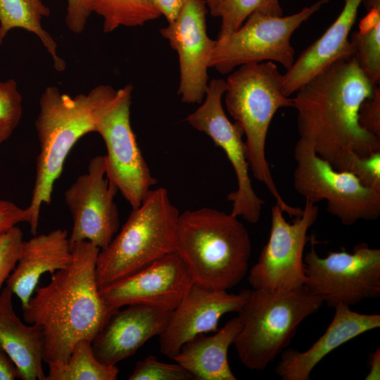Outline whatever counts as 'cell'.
Instances as JSON below:
<instances>
[{
    "label": "cell",
    "instance_id": "277c9868",
    "mask_svg": "<svg viewBox=\"0 0 380 380\" xmlns=\"http://www.w3.org/2000/svg\"><path fill=\"white\" fill-rule=\"evenodd\" d=\"M175 251L186 264L194 283L227 291L246 275L251 241L238 217L202 208L179 213Z\"/></svg>",
    "mask_w": 380,
    "mask_h": 380
},
{
    "label": "cell",
    "instance_id": "83f0119b",
    "mask_svg": "<svg viewBox=\"0 0 380 380\" xmlns=\"http://www.w3.org/2000/svg\"><path fill=\"white\" fill-rule=\"evenodd\" d=\"M254 12L274 16L283 15L279 0H222L220 11L222 23L217 39L238 30Z\"/></svg>",
    "mask_w": 380,
    "mask_h": 380
},
{
    "label": "cell",
    "instance_id": "d6a6232c",
    "mask_svg": "<svg viewBox=\"0 0 380 380\" xmlns=\"http://www.w3.org/2000/svg\"><path fill=\"white\" fill-rule=\"evenodd\" d=\"M357 120L360 126L367 132L380 138V88L376 86L373 94L360 105Z\"/></svg>",
    "mask_w": 380,
    "mask_h": 380
},
{
    "label": "cell",
    "instance_id": "7a4b0ae2",
    "mask_svg": "<svg viewBox=\"0 0 380 380\" xmlns=\"http://www.w3.org/2000/svg\"><path fill=\"white\" fill-rule=\"evenodd\" d=\"M71 247L70 265L51 274L47 285L37 286L23 308L24 320L43 329L46 364L66 363L77 343H91L117 310L99 293L96 267L100 249L87 241Z\"/></svg>",
    "mask_w": 380,
    "mask_h": 380
},
{
    "label": "cell",
    "instance_id": "e575fe53",
    "mask_svg": "<svg viewBox=\"0 0 380 380\" xmlns=\"http://www.w3.org/2000/svg\"><path fill=\"white\" fill-rule=\"evenodd\" d=\"M29 220L26 208L6 200H0V236L13 226Z\"/></svg>",
    "mask_w": 380,
    "mask_h": 380
},
{
    "label": "cell",
    "instance_id": "d4e9b609",
    "mask_svg": "<svg viewBox=\"0 0 380 380\" xmlns=\"http://www.w3.org/2000/svg\"><path fill=\"white\" fill-rule=\"evenodd\" d=\"M46 380H116V365L101 362L91 342L82 340L74 346L66 363H48Z\"/></svg>",
    "mask_w": 380,
    "mask_h": 380
},
{
    "label": "cell",
    "instance_id": "d6986e66",
    "mask_svg": "<svg viewBox=\"0 0 380 380\" xmlns=\"http://www.w3.org/2000/svg\"><path fill=\"white\" fill-rule=\"evenodd\" d=\"M334 317L324 333L308 350H283L275 373L283 380H309L312 369L329 353L346 342L380 327V315L362 314L342 304L335 308Z\"/></svg>",
    "mask_w": 380,
    "mask_h": 380
},
{
    "label": "cell",
    "instance_id": "6da1fadb",
    "mask_svg": "<svg viewBox=\"0 0 380 380\" xmlns=\"http://www.w3.org/2000/svg\"><path fill=\"white\" fill-rule=\"evenodd\" d=\"M375 87L351 56L333 63L295 92L300 138L336 170L348 172L355 157L380 151V138L357 120L361 103Z\"/></svg>",
    "mask_w": 380,
    "mask_h": 380
},
{
    "label": "cell",
    "instance_id": "7c38bea8",
    "mask_svg": "<svg viewBox=\"0 0 380 380\" xmlns=\"http://www.w3.org/2000/svg\"><path fill=\"white\" fill-rule=\"evenodd\" d=\"M318 214L317 205L305 201L301 215L289 223L279 205L272 208L268 241L248 274L253 289L288 291L304 286V249L310 238L307 233Z\"/></svg>",
    "mask_w": 380,
    "mask_h": 380
},
{
    "label": "cell",
    "instance_id": "ac0fdd59",
    "mask_svg": "<svg viewBox=\"0 0 380 380\" xmlns=\"http://www.w3.org/2000/svg\"><path fill=\"white\" fill-rule=\"evenodd\" d=\"M172 311L144 305L115 310L91 341L96 358L108 365L133 355L165 329Z\"/></svg>",
    "mask_w": 380,
    "mask_h": 380
},
{
    "label": "cell",
    "instance_id": "74e56055",
    "mask_svg": "<svg viewBox=\"0 0 380 380\" xmlns=\"http://www.w3.org/2000/svg\"><path fill=\"white\" fill-rule=\"evenodd\" d=\"M380 349L378 348L370 355L369 372L366 380H379L380 378Z\"/></svg>",
    "mask_w": 380,
    "mask_h": 380
},
{
    "label": "cell",
    "instance_id": "8fae6325",
    "mask_svg": "<svg viewBox=\"0 0 380 380\" xmlns=\"http://www.w3.org/2000/svg\"><path fill=\"white\" fill-rule=\"evenodd\" d=\"M132 90L131 84L117 90L102 109L95 132L106 145L108 179L136 208L157 180L151 175L131 126Z\"/></svg>",
    "mask_w": 380,
    "mask_h": 380
},
{
    "label": "cell",
    "instance_id": "9c48e42d",
    "mask_svg": "<svg viewBox=\"0 0 380 380\" xmlns=\"http://www.w3.org/2000/svg\"><path fill=\"white\" fill-rule=\"evenodd\" d=\"M329 1L319 0L286 16L251 13L238 30L215 40L210 68L226 74L246 63L275 61L289 69L295 61L292 34Z\"/></svg>",
    "mask_w": 380,
    "mask_h": 380
},
{
    "label": "cell",
    "instance_id": "e0dca14e",
    "mask_svg": "<svg viewBox=\"0 0 380 380\" xmlns=\"http://www.w3.org/2000/svg\"><path fill=\"white\" fill-rule=\"evenodd\" d=\"M251 293V290L243 289L232 293L194 283L172 311L165 329L159 336L160 353L173 360L186 341L198 334L215 333L224 315L243 310Z\"/></svg>",
    "mask_w": 380,
    "mask_h": 380
},
{
    "label": "cell",
    "instance_id": "5b68a950",
    "mask_svg": "<svg viewBox=\"0 0 380 380\" xmlns=\"http://www.w3.org/2000/svg\"><path fill=\"white\" fill-rule=\"evenodd\" d=\"M226 82L227 111L241 126L249 168L264 184L283 213L300 216L303 209L289 205L279 192L266 158L265 145L272 120L279 108L292 107V99L282 92L283 75L272 61L246 63Z\"/></svg>",
    "mask_w": 380,
    "mask_h": 380
},
{
    "label": "cell",
    "instance_id": "3957f363",
    "mask_svg": "<svg viewBox=\"0 0 380 380\" xmlns=\"http://www.w3.org/2000/svg\"><path fill=\"white\" fill-rule=\"evenodd\" d=\"M116 91L110 85L101 84L87 94L71 96L56 86H48L42 94L34 122L39 153L31 200L26 208L32 236L37 233L42 205L51 201L55 182L69 152L80 139L96 132L102 109Z\"/></svg>",
    "mask_w": 380,
    "mask_h": 380
},
{
    "label": "cell",
    "instance_id": "836d02e7",
    "mask_svg": "<svg viewBox=\"0 0 380 380\" xmlns=\"http://www.w3.org/2000/svg\"><path fill=\"white\" fill-rule=\"evenodd\" d=\"M65 23L68 29L75 34L82 33L92 13L89 0H67Z\"/></svg>",
    "mask_w": 380,
    "mask_h": 380
},
{
    "label": "cell",
    "instance_id": "cb8c5ba5",
    "mask_svg": "<svg viewBox=\"0 0 380 380\" xmlns=\"http://www.w3.org/2000/svg\"><path fill=\"white\" fill-rule=\"evenodd\" d=\"M49 15L50 10L42 0H0V46L12 29L25 30L39 39L54 68L61 72L65 69V61L58 55L56 41L42 25V18Z\"/></svg>",
    "mask_w": 380,
    "mask_h": 380
},
{
    "label": "cell",
    "instance_id": "4dcf8cb0",
    "mask_svg": "<svg viewBox=\"0 0 380 380\" xmlns=\"http://www.w3.org/2000/svg\"><path fill=\"white\" fill-rule=\"evenodd\" d=\"M23 237V232L17 225L0 236V289L18 262Z\"/></svg>",
    "mask_w": 380,
    "mask_h": 380
},
{
    "label": "cell",
    "instance_id": "9a60e30c",
    "mask_svg": "<svg viewBox=\"0 0 380 380\" xmlns=\"http://www.w3.org/2000/svg\"><path fill=\"white\" fill-rule=\"evenodd\" d=\"M194 283L190 271L176 252L104 286L99 293L113 309L144 305L172 311Z\"/></svg>",
    "mask_w": 380,
    "mask_h": 380
},
{
    "label": "cell",
    "instance_id": "ffe728a7",
    "mask_svg": "<svg viewBox=\"0 0 380 380\" xmlns=\"http://www.w3.org/2000/svg\"><path fill=\"white\" fill-rule=\"evenodd\" d=\"M362 1L344 0L343 9L331 25L283 75L282 92L286 96L289 97L333 63L353 56L349 33Z\"/></svg>",
    "mask_w": 380,
    "mask_h": 380
},
{
    "label": "cell",
    "instance_id": "44dd1931",
    "mask_svg": "<svg viewBox=\"0 0 380 380\" xmlns=\"http://www.w3.org/2000/svg\"><path fill=\"white\" fill-rule=\"evenodd\" d=\"M72 260L67 230L56 229L34 235L23 241L18 262L6 281V286L19 298L23 308L28 303L43 274H51L65 269Z\"/></svg>",
    "mask_w": 380,
    "mask_h": 380
},
{
    "label": "cell",
    "instance_id": "f35d334b",
    "mask_svg": "<svg viewBox=\"0 0 380 380\" xmlns=\"http://www.w3.org/2000/svg\"><path fill=\"white\" fill-rule=\"evenodd\" d=\"M213 16L220 17L222 0H205Z\"/></svg>",
    "mask_w": 380,
    "mask_h": 380
},
{
    "label": "cell",
    "instance_id": "30bf717a",
    "mask_svg": "<svg viewBox=\"0 0 380 380\" xmlns=\"http://www.w3.org/2000/svg\"><path fill=\"white\" fill-rule=\"evenodd\" d=\"M310 241L311 248L303 258L304 286L328 307H350L380 296V249L362 242L352 253L331 251L322 258L315 250L314 235Z\"/></svg>",
    "mask_w": 380,
    "mask_h": 380
},
{
    "label": "cell",
    "instance_id": "8d00e7d4",
    "mask_svg": "<svg viewBox=\"0 0 380 380\" xmlns=\"http://www.w3.org/2000/svg\"><path fill=\"white\" fill-rule=\"evenodd\" d=\"M16 379H20L16 366L0 347V380H15Z\"/></svg>",
    "mask_w": 380,
    "mask_h": 380
},
{
    "label": "cell",
    "instance_id": "7402d4cb",
    "mask_svg": "<svg viewBox=\"0 0 380 380\" xmlns=\"http://www.w3.org/2000/svg\"><path fill=\"white\" fill-rule=\"evenodd\" d=\"M13 292L6 286L0 294V347L16 366L23 380H46L44 362L43 329L25 324L16 315Z\"/></svg>",
    "mask_w": 380,
    "mask_h": 380
},
{
    "label": "cell",
    "instance_id": "2e32d148",
    "mask_svg": "<svg viewBox=\"0 0 380 380\" xmlns=\"http://www.w3.org/2000/svg\"><path fill=\"white\" fill-rule=\"evenodd\" d=\"M179 57L182 101L200 103L208 88V69L215 44L206 30L205 0H186L178 16L160 30Z\"/></svg>",
    "mask_w": 380,
    "mask_h": 380
},
{
    "label": "cell",
    "instance_id": "d590c367",
    "mask_svg": "<svg viewBox=\"0 0 380 380\" xmlns=\"http://www.w3.org/2000/svg\"><path fill=\"white\" fill-rule=\"evenodd\" d=\"M186 0H153L160 12L163 15L167 23L176 19Z\"/></svg>",
    "mask_w": 380,
    "mask_h": 380
},
{
    "label": "cell",
    "instance_id": "603a6c76",
    "mask_svg": "<svg viewBox=\"0 0 380 380\" xmlns=\"http://www.w3.org/2000/svg\"><path fill=\"white\" fill-rule=\"evenodd\" d=\"M241 327V319L238 315L213 335L198 334L184 343L173 360L196 380H236L227 355Z\"/></svg>",
    "mask_w": 380,
    "mask_h": 380
},
{
    "label": "cell",
    "instance_id": "4316f807",
    "mask_svg": "<svg viewBox=\"0 0 380 380\" xmlns=\"http://www.w3.org/2000/svg\"><path fill=\"white\" fill-rule=\"evenodd\" d=\"M358 30L352 33L353 56L374 86L380 82V5L367 10Z\"/></svg>",
    "mask_w": 380,
    "mask_h": 380
},
{
    "label": "cell",
    "instance_id": "ba28073f",
    "mask_svg": "<svg viewBox=\"0 0 380 380\" xmlns=\"http://www.w3.org/2000/svg\"><path fill=\"white\" fill-rule=\"evenodd\" d=\"M293 186L312 203L327 201V210L346 226L380 216V191L364 186L352 173L335 170L300 138L294 148Z\"/></svg>",
    "mask_w": 380,
    "mask_h": 380
},
{
    "label": "cell",
    "instance_id": "5bb4252c",
    "mask_svg": "<svg viewBox=\"0 0 380 380\" xmlns=\"http://www.w3.org/2000/svg\"><path fill=\"white\" fill-rule=\"evenodd\" d=\"M118 191L107 177L105 156L94 157L87 172L80 175L64 193L72 218L71 246L82 241L92 243L100 250L108 246L120 227L114 201Z\"/></svg>",
    "mask_w": 380,
    "mask_h": 380
},
{
    "label": "cell",
    "instance_id": "f1b7e54d",
    "mask_svg": "<svg viewBox=\"0 0 380 380\" xmlns=\"http://www.w3.org/2000/svg\"><path fill=\"white\" fill-rule=\"evenodd\" d=\"M23 96L14 79L0 81V145L19 125L23 115Z\"/></svg>",
    "mask_w": 380,
    "mask_h": 380
},
{
    "label": "cell",
    "instance_id": "1f68e13d",
    "mask_svg": "<svg viewBox=\"0 0 380 380\" xmlns=\"http://www.w3.org/2000/svg\"><path fill=\"white\" fill-rule=\"evenodd\" d=\"M348 172L364 186L380 191V151L367 156L355 157Z\"/></svg>",
    "mask_w": 380,
    "mask_h": 380
},
{
    "label": "cell",
    "instance_id": "4fadbf2b",
    "mask_svg": "<svg viewBox=\"0 0 380 380\" xmlns=\"http://www.w3.org/2000/svg\"><path fill=\"white\" fill-rule=\"evenodd\" d=\"M226 90V82L221 79L211 80L203 103L186 118L194 129L204 132L221 148L231 163L237 180V189L228 195L232 202L231 213L242 217L251 223H257L265 201L255 192L249 176L243 130L237 122H231L222 104Z\"/></svg>",
    "mask_w": 380,
    "mask_h": 380
},
{
    "label": "cell",
    "instance_id": "484cf974",
    "mask_svg": "<svg viewBox=\"0 0 380 380\" xmlns=\"http://www.w3.org/2000/svg\"><path fill=\"white\" fill-rule=\"evenodd\" d=\"M89 4L91 13L103 18L105 33L120 26H141L160 15L153 0H89Z\"/></svg>",
    "mask_w": 380,
    "mask_h": 380
},
{
    "label": "cell",
    "instance_id": "f546056e",
    "mask_svg": "<svg viewBox=\"0 0 380 380\" xmlns=\"http://www.w3.org/2000/svg\"><path fill=\"white\" fill-rule=\"evenodd\" d=\"M129 380H191L192 375L178 363L163 362L149 355L138 361Z\"/></svg>",
    "mask_w": 380,
    "mask_h": 380
},
{
    "label": "cell",
    "instance_id": "8992f818",
    "mask_svg": "<svg viewBox=\"0 0 380 380\" xmlns=\"http://www.w3.org/2000/svg\"><path fill=\"white\" fill-rule=\"evenodd\" d=\"M179 213L163 187L151 189L132 208L121 230L99 251L96 277L99 288L175 251Z\"/></svg>",
    "mask_w": 380,
    "mask_h": 380
},
{
    "label": "cell",
    "instance_id": "52a82bcc",
    "mask_svg": "<svg viewBox=\"0 0 380 380\" xmlns=\"http://www.w3.org/2000/svg\"><path fill=\"white\" fill-rule=\"evenodd\" d=\"M324 304L301 288L270 291L253 289L238 314L242 327L234 345L248 369L262 370L289 345L300 324Z\"/></svg>",
    "mask_w": 380,
    "mask_h": 380
}]
</instances>
